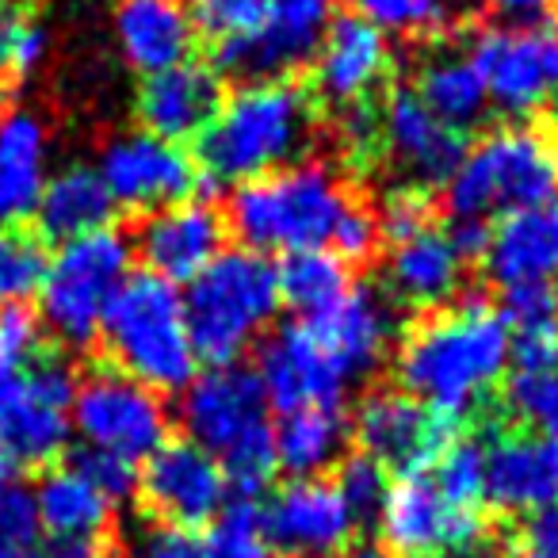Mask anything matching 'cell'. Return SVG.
<instances>
[{
  "label": "cell",
  "mask_w": 558,
  "mask_h": 558,
  "mask_svg": "<svg viewBox=\"0 0 558 558\" xmlns=\"http://www.w3.org/2000/svg\"><path fill=\"white\" fill-rule=\"evenodd\" d=\"M303 326L349 383L372 375L387 360L390 341H395L390 299H383L375 288H349L329 311L303 318Z\"/></svg>",
  "instance_id": "22"
},
{
  "label": "cell",
  "mask_w": 558,
  "mask_h": 558,
  "mask_svg": "<svg viewBox=\"0 0 558 558\" xmlns=\"http://www.w3.org/2000/svg\"><path fill=\"white\" fill-rule=\"evenodd\" d=\"M131 238L116 226L62 241L39 283L43 329H50L65 349H88L100 337L108 303L131 276Z\"/></svg>",
  "instance_id": "8"
},
{
  "label": "cell",
  "mask_w": 558,
  "mask_h": 558,
  "mask_svg": "<svg viewBox=\"0 0 558 558\" xmlns=\"http://www.w3.org/2000/svg\"><path fill=\"white\" fill-rule=\"evenodd\" d=\"M466 58L486 81L489 104L512 119L558 111V24L482 27L471 35Z\"/></svg>",
  "instance_id": "11"
},
{
  "label": "cell",
  "mask_w": 558,
  "mask_h": 558,
  "mask_svg": "<svg viewBox=\"0 0 558 558\" xmlns=\"http://www.w3.org/2000/svg\"><path fill=\"white\" fill-rule=\"evenodd\" d=\"M375 222H379V238H387L395 245V241H405L433 226V203H428V195L421 187L398 184L395 192H387Z\"/></svg>",
  "instance_id": "44"
},
{
  "label": "cell",
  "mask_w": 558,
  "mask_h": 558,
  "mask_svg": "<svg viewBox=\"0 0 558 558\" xmlns=\"http://www.w3.org/2000/svg\"><path fill=\"white\" fill-rule=\"evenodd\" d=\"M486 501L512 517L558 509V444L532 433H497L482 444Z\"/></svg>",
  "instance_id": "24"
},
{
  "label": "cell",
  "mask_w": 558,
  "mask_h": 558,
  "mask_svg": "<svg viewBox=\"0 0 558 558\" xmlns=\"http://www.w3.org/2000/svg\"><path fill=\"white\" fill-rule=\"evenodd\" d=\"M512 417L524 425V433L539 440L558 444V367H517V375L505 387Z\"/></svg>",
  "instance_id": "37"
},
{
  "label": "cell",
  "mask_w": 558,
  "mask_h": 558,
  "mask_svg": "<svg viewBox=\"0 0 558 558\" xmlns=\"http://www.w3.org/2000/svg\"><path fill=\"white\" fill-rule=\"evenodd\" d=\"M356 16L375 24L379 32L402 35H444V27L456 24V0H352Z\"/></svg>",
  "instance_id": "40"
},
{
  "label": "cell",
  "mask_w": 558,
  "mask_h": 558,
  "mask_svg": "<svg viewBox=\"0 0 558 558\" xmlns=\"http://www.w3.org/2000/svg\"><path fill=\"white\" fill-rule=\"evenodd\" d=\"M180 425L184 440L203 448L238 497L268 489L276 466V425L256 372L241 364L207 367L180 390Z\"/></svg>",
  "instance_id": "4"
},
{
  "label": "cell",
  "mask_w": 558,
  "mask_h": 558,
  "mask_svg": "<svg viewBox=\"0 0 558 558\" xmlns=\"http://www.w3.org/2000/svg\"><path fill=\"white\" fill-rule=\"evenodd\" d=\"M138 558H283L260 539V509L253 497H238L203 532L154 524L138 539Z\"/></svg>",
  "instance_id": "29"
},
{
  "label": "cell",
  "mask_w": 558,
  "mask_h": 558,
  "mask_svg": "<svg viewBox=\"0 0 558 558\" xmlns=\"http://www.w3.org/2000/svg\"><path fill=\"white\" fill-rule=\"evenodd\" d=\"M356 440L360 451L372 456L387 474H413L428 471L440 459V451L456 440V425L402 387L375 390L356 413Z\"/></svg>",
  "instance_id": "17"
},
{
  "label": "cell",
  "mask_w": 558,
  "mask_h": 558,
  "mask_svg": "<svg viewBox=\"0 0 558 558\" xmlns=\"http://www.w3.org/2000/svg\"><path fill=\"white\" fill-rule=\"evenodd\" d=\"M279 279L276 264L253 248H222L187 283L184 318L199 364H238L276 322Z\"/></svg>",
  "instance_id": "6"
},
{
  "label": "cell",
  "mask_w": 558,
  "mask_h": 558,
  "mask_svg": "<svg viewBox=\"0 0 558 558\" xmlns=\"http://www.w3.org/2000/svg\"><path fill=\"white\" fill-rule=\"evenodd\" d=\"M337 138H341V149L352 161H367V157L379 154V104L360 100V104L341 108Z\"/></svg>",
  "instance_id": "47"
},
{
  "label": "cell",
  "mask_w": 558,
  "mask_h": 558,
  "mask_svg": "<svg viewBox=\"0 0 558 558\" xmlns=\"http://www.w3.org/2000/svg\"><path fill=\"white\" fill-rule=\"evenodd\" d=\"M417 100L433 111L440 123L456 126V131H471L482 123L489 111V93L482 73L466 58V50H440L428 54L413 81Z\"/></svg>",
  "instance_id": "32"
},
{
  "label": "cell",
  "mask_w": 558,
  "mask_h": 558,
  "mask_svg": "<svg viewBox=\"0 0 558 558\" xmlns=\"http://www.w3.org/2000/svg\"><path fill=\"white\" fill-rule=\"evenodd\" d=\"M116 35L126 65L154 77L192 58L199 27L184 0H119Z\"/></svg>",
  "instance_id": "27"
},
{
  "label": "cell",
  "mask_w": 558,
  "mask_h": 558,
  "mask_svg": "<svg viewBox=\"0 0 558 558\" xmlns=\"http://www.w3.org/2000/svg\"><path fill=\"white\" fill-rule=\"evenodd\" d=\"M509 558H558V509L527 517L524 535L509 550Z\"/></svg>",
  "instance_id": "48"
},
{
  "label": "cell",
  "mask_w": 558,
  "mask_h": 558,
  "mask_svg": "<svg viewBox=\"0 0 558 558\" xmlns=\"http://www.w3.org/2000/svg\"><path fill=\"white\" fill-rule=\"evenodd\" d=\"M482 260L501 291L558 288V195L497 218Z\"/></svg>",
  "instance_id": "23"
},
{
  "label": "cell",
  "mask_w": 558,
  "mask_h": 558,
  "mask_svg": "<svg viewBox=\"0 0 558 558\" xmlns=\"http://www.w3.org/2000/svg\"><path fill=\"white\" fill-rule=\"evenodd\" d=\"M226 248V218L210 203L184 199L172 207L149 210L134 238V253L146 260V271L169 283H192Z\"/></svg>",
  "instance_id": "20"
},
{
  "label": "cell",
  "mask_w": 558,
  "mask_h": 558,
  "mask_svg": "<svg viewBox=\"0 0 558 558\" xmlns=\"http://www.w3.org/2000/svg\"><path fill=\"white\" fill-rule=\"evenodd\" d=\"M375 524L383 539L379 547L395 558H436L474 550L486 532L482 512L448 501L428 471L398 474L375 512Z\"/></svg>",
  "instance_id": "12"
},
{
  "label": "cell",
  "mask_w": 558,
  "mask_h": 558,
  "mask_svg": "<svg viewBox=\"0 0 558 558\" xmlns=\"http://www.w3.org/2000/svg\"><path fill=\"white\" fill-rule=\"evenodd\" d=\"M436 558H482L478 550H456V555H436Z\"/></svg>",
  "instance_id": "54"
},
{
  "label": "cell",
  "mask_w": 558,
  "mask_h": 558,
  "mask_svg": "<svg viewBox=\"0 0 558 558\" xmlns=\"http://www.w3.org/2000/svg\"><path fill=\"white\" fill-rule=\"evenodd\" d=\"M333 486H337V494H341V501L349 505L352 517L367 520L379 512L383 497H387V486H390V474L383 471L372 456L352 451V456H341V463H337Z\"/></svg>",
  "instance_id": "42"
},
{
  "label": "cell",
  "mask_w": 558,
  "mask_h": 558,
  "mask_svg": "<svg viewBox=\"0 0 558 558\" xmlns=\"http://www.w3.org/2000/svg\"><path fill=\"white\" fill-rule=\"evenodd\" d=\"M256 379L268 398V410H276L279 417L295 410H344V390L352 387L303 322L268 337Z\"/></svg>",
  "instance_id": "19"
},
{
  "label": "cell",
  "mask_w": 558,
  "mask_h": 558,
  "mask_svg": "<svg viewBox=\"0 0 558 558\" xmlns=\"http://www.w3.org/2000/svg\"><path fill=\"white\" fill-rule=\"evenodd\" d=\"M43 532L35 517L32 494L20 486H9L0 494V558H43Z\"/></svg>",
  "instance_id": "41"
},
{
  "label": "cell",
  "mask_w": 558,
  "mask_h": 558,
  "mask_svg": "<svg viewBox=\"0 0 558 558\" xmlns=\"http://www.w3.org/2000/svg\"><path fill=\"white\" fill-rule=\"evenodd\" d=\"M134 494L161 527L203 532L230 505V482L222 466L192 440H165L142 463Z\"/></svg>",
  "instance_id": "13"
},
{
  "label": "cell",
  "mask_w": 558,
  "mask_h": 558,
  "mask_svg": "<svg viewBox=\"0 0 558 558\" xmlns=\"http://www.w3.org/2000/svg\"><path fill=\"white\" fill-rule=\"evenodd\" d=\"M311 65L318 100L341 104V108L372 100L383 88V81L390 77L387 35L356 12H337Z\"/></svg>",
  "instance_id": "21"
},
{
  "label": "cell",
  "mask_w": 558,
  "mask_h": 558,
  "mask_svg": "<svg viewBox=\"0 0 558 558\" xmlns=\"http://www.w3.org/2000/svg\"><path fill=\"white\" fill-rule=\"evenodd\" d=\"M337 558H395L390 550L375 547V543H356V547H344Z\"/></svg>",
  "instance_id": "52"
},
{
  "label": "cell",
  "mask_w": 558,
  "mask_h": 558,
  "mask_svg": "<svg viewBox=\"0 0 558 558\" xmlns=\"http://www.w3.org/2000/svg\"><path fill=\"white\" fill-rule=\"evenodd\" d=\"M497 9V16L509 20L512 27H547L558 24L555 9L558 0H489Z\"/></svg>",
  "instance_id": "49"
},
{
  "label": "cell",
  "mask_w": 558,
  "mask_h": 558,
  "mask_svg": "<svg viewBox=\"0 0 558 558\" xmlns=\"http://www.w3.org/2000/svg\"><path fill=\"white\" fill-rule=\"evenodd\" d=\"M43 558H104V543L77 539V535H47Z\"/></svg>",
  "instance_id": "50"
},
{
  "label": "cell",
  "mask_w": 558,
  "mask_h": 558,
  "mask_svg": "<svg viewBox=\"0 0 558 558\" xmlns=\"http://www.w3.org/2000/svg\"><path fill=\"white\" fill-rule=\"evenodd\" d=\"M318 96L295 81L238 85L195 138V169L203 187L248 184L256 177L299 165L318 138Z\"/></svg>",
  "instance_id": "2"
},
{
  "label": "cell",
  "mask_w": 558,
  "mask_h": 558,
  "mask_svg": "<svg viewBox=\"0 0 558 558\" xmlns=\"http://www.w3.org/2000/svg\"><path fill=\"white\" fill-rule=\"evenodd\" d=\"M428 474L436 478V486L444 489L448 501H456L459 509H474L482 512L486 501V459H482V444L456 436L448 448L440 451Z\"/></svg>",
  "instance_id": "39"
},
{
  "label": "cell",
  "mask_w": 558,
  "mask_h": 558,
  "mask_svg": "<svg viewBox=\"0 0 558 558\" xmlns=\"http://www.w3.org/2000/svg\"><path fill=\"white\" fill-rule=\"evenodd\" d=\"M356 524L326 478H291L260 505V539L283 558H337Z\"/></svg>",
  "instance_id": "14"
},
{
  "label": "cell",
  "mask_w": 558,
  "mask_h": 558,
  "mask_svg": "<svg viewBox=\"0 0 558 558\" xmlns=\"http://www.w3.org/2000/svg\"><path fill=\"white\" fill-rule=\"evenodd\" d=\"M192 12L195 27L210 39H230V35H245L268 12V0H184Z\"/></svg>",
  "instance_id": "43"
},
{
  "label": "cell",
  "mask_w": 558,
  "mask_h": 558,
  "mask_svg": "<svg viewBox=\"0 0 558 558\" xmlns=\"http://www.w3.org/2000/svg\"><path fill=\"white\" fill-rule=\"evenodd\" d=\"M47 260L50 253L43 238L27 233L24 226H0V311L24 306L32 295H39Z\"/></svg>",
  "instance_id": "36"
},
{
  "label": "cell",
  "mask_w": 558,
  "mask_h": 558,
  "mask_svg": "<svg viewBox=\"0 0 558 558\" xmlns=\"http://www.w3.org/2000/svg\"><path fill=\"white\" fill-rule=\"evenodd\" d=\"M111 215H116V203H111L100 172L85 169V165H70V169L54 172L43 187L39 207H35L43 238L58 241V245L81 238V233L104 230V226H111Z\"/></svg>",
  "instance_id": "31"
},
{
  "label": "cell",
  "mask_w": 558,
  "mask_h": 558,
  "mask_svg": "<svg viewBox=\"0 0 558 558\" xmlns=\"http://www.w3.org/2000/svg\"><path fill=\"white\" fill-rule=\"evenodd\" d=\"M356 203L360 199L337 177V169L322 161H299L238 184L226 226L238 233L241 245L260 256H291L311 248L333 253L337 230Z\"/></svg>",
  "instance_id": "3"
},
{
  "label": "cell",
  "mask_w": 558,
  "mask_h": 558,
  "mask_svg": "<svg viewBox=\"0 0 558 558\" xmlns=\"http://www.w3.org/2000/svg\"><path fill=\"white\" fill-rule=\"evenodd\" d=\"M35 517L47 535H77V539H104L116 505L85 478L73 463L50 466L32 489Z\"/></svg>",
  "instance_id": "30"
},
{
  "label": "cell",
  "mask_w": 558,
  "mask_h": 558,
  "mask_svg": "<svg viewBox=\"0 0 558 558\" xmlns=\"http://www.w3.org/2000/svg\"><path fill=\"white\" fill-rule=\"evenodd\" d=\"M451 218H501L558 195V126L505 123L466 146L444 184Z\"/></svg>",
  "instance_id": "7"
},
{
  "label": "cell",
  "mask_w": 558,
  "mask_h": 558,
  "mask_svg": "<svg viewBox=\"0 0 558 558\" xmlns=\"http://www.w3.org/2000/svg\"><path fill=\"white\" fill-rule=\"evenodd\" d=\"M0 356L12 364H32L43 356V322L27 306H4L0 311Z\"/></svg>",
  "instance_id": "46"
},
{
  "label": "cell",
  "mask_w": 558,
  "mask_h": 558,
  "mask_svg": "<svg viewBox=\"0 0 558 558\" xmlns=\"http://www.w3.org/2000/svg\"><path fill=\"white\" fill-rule=\"evenodd\" d=\"M349 425L344 410H295L276 425V466L291 478H322L341 463Z\"/></svg>",
  "instance_id": "33"
},
{
  "label": "cell",
  "mask_w": 558,
  "mask_h": 558,
  "mask_svg": "<svg viewBox=\"0 0 558 558\" xmlns=\"http://www.w3.org/2000/svg\"><path fill=\"white\" fill-rule=\"evenodd\" d=\"M379 149L410 187H444L466 154L463 131L440 123L413 88H390L379 104Z\"/></svg>",
  "instance_id": "18"
},
{
  "label": "cell",
  "mask_w": 558,
  "mask_h": 558,
  "mask_svg": "<svg viewBox=\"0 0 558 558\" xmlns=\"http://www.w3.org/2000/svg\"><path fill=\"white\" fill-rule=\"evenodd\" d=\"M47 32L24 0H0V81H24L47 58Z\"/></svg>",
  "instance_id": "38"
},
{
  "label": "cell",
  "mask_w": 558,
  "mask_h": 558,
  "mask_svg": "<svg viewBox=\"0 0 558 558\" xmlns=\"http://www.w3.org/2000/svg\"><path fill=\"white\" fill-rule=\"evenodd\" d=\"M509 364V326L486 299H463L425 314L395 352V372L405 395L451 425L486 402Z\"/></svg>",
  "instance_id": "1"
},
{
  "label": "cell",
  "mask_w": 558,
  "mask_h": 558,
  "mask_svg": "<svg viewBox=\"0 0 558 558\" xmlns=\"http://www.w3.org/2000/svg\"><path fill=\"white\" fill-rule=\"evenodd\" d=\"M333 16L337 0H268V12L253 32L215 43L210 70L238 85L291 81L314 62Z\"/></svg>",
  "instance_id": "10"
},
{
  "label": "cell",
  "mask_w": 558,
  "mask_h": 558,
  "mask_svg": "<svg viewBox=\"0 0 558 558\" xmlns=\"http://www.w3.org/2000/svg\"><path fill=\"white\" fill-rule=\"evenodd\" d=\"M70 421L88 451H104L134 466L146 463L172 433L165 398L116 367L77 379Z\"/></svg>",
  "instance_id": "9"
},
{
  "label": "cell",
  "mask_w": 558,
  "mask_h": 558,
  "mask_svg": "<svg viewBox=\"0 0 558 558\" xmlns=\"http://www.w3.org/2000/svg\"><path fill=\"white\" fill-rule=\"evenodd\" d=\"M73 466H77V471L85 474V478L93 482V486L100 489L116 509L134 494V489H138V466L126 463V459H116V456H104V451L85 448V451L73 456Z\"/></svg>",
  "instance_id": "45"
},
{
  "label": "cell",
  "mask_w": 558,
  "mask_h": 558,
  "mask_svg": "<svg viewBox=\"0 0 558 558\" xmlns=\"http://www.w3.org/2000/svg\"><path fill=\"white\" fill-rule=\"evenodd\" d=\"M466 256L459 253V245L451 241L448 230L428 226V230L413 233L405 241H395L387 248V291L398 306L405 311H440L463 288Z\"/></svg>",
  "instance_id": "25"
},
{
  "label": "cell",
  "mask_w": 558,
  "mask_h": 558,
  "mask_svg": "<svg viewBox=\"0 0 558 558\" xmlns=\"http://www.w3.org/2000/svg\"><path fill=\"white\" fill-rule=\"evenodd\" d=\"M218 108H222V77L210 70V62H192V58L146 77L138 93L142 131L177 146L199 138Z\"/></svg>",
  "instance_id": "26"
},
{
  "label": "cell",
  "mask_w": 558,
  "mask_h": 558,
  "mask_svg": "<svg viewBox=\"0 0 558 558\" xmlns=\"http://www.w3.org/2000/svg\"><path fill=\"white\" fill-rule=\"evenodd\" d=\"M50 142L39 116L24 108L0 111V226H24L35 218L50 172Z\"/></svg>",
  "instance_id": "28"
},
{
  "label": "cell",
  "mask_w": 558,
  "mask_h": 558,
  "mask_svg": "<svg viewBox=\"0 0 558 558\" xmlns=\"http://www.w3.org/2000/svg\"><path fill=\"white\" fill-rule=\"evenodd\" d=\"M96 172H100L111 203L138 210V215L192 199V192L199 187L195 157H187L177 142L154 138L146 131L111 138Z\"/></svg>",
  "instance_id": "15"
},
{
  "label": "cell",
  "mask_w": 558,
  "mask_h": 558,
  "mask_svg": "<svg viewBox=\"0 0 558 558\" xmlns=\"http://www.w3.org/2000/svg\"><path fill=\"white\" fill-rule=\"evenodd\" d=\"M24 375H27V364H12V360L0 356V421L9 417L12 405L24 395Z\"/></svg>",
  "instance_id": "51"
},
{
  "label": "cell",
  "mask_w": 558,
  "mask_h": 558,
  "mask_svg": "<svg viewBox=\"0 0 558 558\" xmlns=\"http://www.w3.org/2000/svg\"><path fill=\"white\" fill-rule=\"evenodd\" d=\"M12 478H16V463L9 459V451L0 448V494L12 486Z\"/></svg>",
  "instance_id": "53"
},
{
  "label": "cell",
  "mask_w": 558,
  "mask_h": 558,
  "mask_svg": "<svg viewBox=\"0 0 558 558\" xmlns=\"http://www.w3.org/2000/svg\"><path fill=\"white\" fill-rule=\"evenodd\" d=\"M77 395V375L65 360L35 356L24 375V395L0 421V448L16 466H47L70 448V405Z\"/></svg>",
  "instance_id": "16"
},
{
  "label": "cell",
  "mask_w": 558,
  "mask_h": 558,
  "mask_svg": "<svg viewBox=\"0 0 558 558\" xmlns=\"http://www.w3.org/2000/svg\"><path fill=\"white\" fill-rule=\"evenodd\" d=\"M509 326L517 367H550L558 360V288H512L497 306Z\"/></svg>",
  "instance_id": "34"
},
{
  "label": "cell",
  "mask_w": 558,
  "mask_h": 558,
  "mask_svg": "<svg viewBox=\"0 0 558 558\" xmlns=\"http://www.w3.org/2000/svg\"><path fill=\"white\" fill-rule=\"evenodd\" d=\"M96 341H104L116 372L131 375L157 395L184 390L199 375V356L192 349L184 318V295L177 283L154 271H131L123 279V288L104 311Z\"/></svg>",
  "instance_id": "5"
},
{
  "label": "cell",
  "mask_w": 558,
  "mask_h": 558,
  "mask_svg": "<svg viewBox=\"0 0 558 558\" xmlns=\"http://www.w3.org/2000/svg\"><path fill=\"white\" fill-rule=\"evenodd\" d=\"M276 279H279V303H288L303 318L329 311L352 288L349 264L337 253H329V248L283 256V264L276 268Z\"/></svg>",
  "instance_id": "35"
}]
</instances>
